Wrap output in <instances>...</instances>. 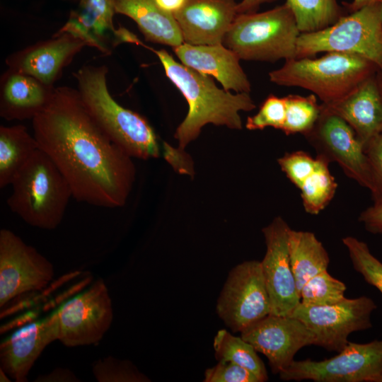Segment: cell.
<instances>
[{
  "instance_id": "cell-1",
  "label": "cell",
  "mask_w": 382,
  "mask_h": 382,
  "mask_svg": "<svg viewBox=\"0 0 382 382\" xmlns=\"http://www.w3.org/2000/svg\"><path fill=\"white\" fill-rule=\"evenodd\" d=\"M32 125L39 148L66 178L75 199L105 208L125 204L135 177L132 157L100 128L77 89L53 88Z\"/></svg>"
},
{
  "instance_id": "cell-2",
  "label": "cell",
  "mask_w": 382,
  "mask_h": 382,
  "mask_svg": "<svg viewBox=\"0 0 382 382\" xmlns=\"http://www.w3.org/2000/svg\"><path fill=\"white\" fill-rule=\"evenodd\" d=\"M137 45L152 51L161 62L166 76L186 99L187 116L177 128L175 138L183 150L199 134L207 124L242 129L239 111H250L256 105L249 93H231L216 86L212 77L175 60L166 50H155L138 39Z\"/></svg>"
},
{
  "instance_id": "cell-3",
  "label": "cell",
  "mask_w": 382,
  "mask_h": 382,
  "mask_svg": "<svg viewBox=\"0 0 382 382\" xmlns=\"http://www.w3.org/2000/svg\"><path fill=\"white\" fill-rule=\"evenodd\" d=\"M108 72L105 65H86L74 74L86 109L105 134L130 156L157 158L159 146L153 128L145 118L112 97L107 84Z\"/></svg>"
},
{
  "instance_id": "cell-4",
  "label": "cell",
  "mask_w": 382,
  "mask_h": 382,
  "mask_svg": "<svg viewBox=\"0 0 382 382\" xmlns=\"http://www.w3.org/2000/svg\"><path fill=\"white\" fill-rule=\"evenodd\" d=\"M7 199L10 209L28 224L47 230L62 222L71 187L52 159L40 148L17 173Z\"/></svg>"
},
{
  "instance_id": "cell-5",
  "label": "cell",
  "mask_w": 382,
  "mask_h": 382,
  "mask_svg": "<svg viewBox=\"0 0 382 382\" xmlns=\"http://www.w3.org/2000/svg\"><path fill=\"white\" fill-rule=\"evenodd\" d=\"M378 70L361 56L330 52L318 58L286 60L282 67L269 73V78L279 86L306 89L323 104H330L347 96Z\"/></svg>"
},
{
  "instance_id": "cell-6",
  "label": "cell",
  "mask_w": 382,
  "mask_h": 382,
  "mask_svg": "<svg viewBox=\"0 0 382 382\" xmlns=\"http://www.w3.org/2000/svg\"><path fill=\"white\" fill-rule=\"evenodd\" d=\"M301 32L286 4L263 12L238 13L222 44L241 60L276 62L296 57Z\"/></svg>"
},
{
  "instance_id": "cell-7",
  "label": "cell",
  "mask_w": 382,
  "mask_h": 382,
  "mask_svg": "<svg viewBox=\"0 0 382 382\" xmlns=\"http://www.w3.org/2000/svg\"><path fill=\"white\" fill-rule=\"evenodd\" d=\"M337 52L361 56L382 69V1H377L342 16L318 31L301 33L296 59L320 52Z\"/></svg>"
},
{
  "instance_id": "cell-8",
  "label": "cell",
  "mask_w": 382,
  "mask_h": 382,
  "mask_svg": "<svg viewBox=\"0 0 382 382\" xmlns=\"http://www.w3.org/2000/svg\"><path fill=\"white\" fill-rule=\"evenodd\" d=\"M382 374V340L349 342L338 354L324 360H294L279 374L283 381L378 382Z\"/></svg>"
},
{
  "instance_id": "cell-9",
  "label": "cell",
  "mask_w": 382,
  "mask_h": 382,
  "mask_svg": "<svg viewBox=\"0 0 382 382\" xmlns=\"http://www.w3.org/2000/svg\"><path fill=\"white\" fill-rule=\"evenodd\" d=\"M216 312L233 332H242L270 314L260 261H245L231 270L218 299Z\"/></svg>"
},
{
  "instance_id": "cell-10",
  "label": "cell",
  "mask_w": 382,
  "mask_h": 382,
  "mask_svg": "<svg viewBox=\"0 0 382 382\" xmlns=\"http://www.w3.org/2000/svg\"><path fill=\"white\" fill-rule=\"evenodd\" d=\"M377 305L370 297L345 298L328 306H306L300 303L290 315L300 320L316 336L315 346L340 352L349 335L372 327L371 314Z\"/></svg>"
},
{
  "instance_id": "cell-11",
  "label": "cell",
  "mask_w": 382,
  "mask_h": 382,
  "mask_svg": "<svg viewBox=\"0 0 382 382\" xmlns=\"http://www.w3.org/2000/svg\"><path fill=\"white\" fill-rule=\"evenodd\" d=\"M55 313L58 340L66 347L94 345L109 330L113 318L112 301L102 279L62 303Z\"/></svg>"
},
{
  "instance_id": "cell-12",
  "label": "cell",
  "mask_w": 382,
  "mask_h": 382,
  "mask_svg": "<svg viewBox=\"0 0 382 382\" xmlns=\"http://www.w3.org/2000/svg\"><path fill=\"white\" fill-rule=\"evenodd\" d=\"M52 264L11 230L0 231V307L25 293L46 287Z\"/></svg>"
},
{
  "instance_id": "cell-13",
  "label": "cell",
  "mask_w": 382,
  "mask_h": 382,
  "mask_svg": "<svg viewBox=\"0 0 382 382\" xmlns=\"http://www.w3.org/2000/svg\"><path fill=\"white\" fill-rule=\"evenodd\" d=\"M304 136L317 156L329 163H337L349 178L371 190V175L364 146L343 119L321 107L317 122Z\"/></svg>"
},
{
  "instance_id": "cell-14",
  "label": "cell",
  "mask_w": 382,
  "mask_h": 382,
  "mask_svg": "<svg viewBox=\"0 0 382 382\" xmlns=\"http://www.w3.org/2000/svg\"><path fill=\"white\" fill-rule=\"evenodd\" d=\"M290 228L278 216L262 229L267 249L260 263L270 301V314L276 316H290L300 303L289 258Z\"/></svg>"
},
{
  "instance_id": "cell-15",
  "label": "cell",
  "mask_w": 382,
  "mask_h": 382,
  "mask_svg": "<svg viewBox=\"0 0 382 382\" xmlns=\"http://www.w3.org/2000/svg\"><path fill=\"white\" fill-rule=\"evenodd\" d=\"M241 337L267 358L274 374L287 368L299 349L316 344L314 333L291 316L270 314L241 332Z\"/></svg>"
},
{
  "instance_id": "cell-16",
  "label": "cell",
  "mask_w": 382,
  "mask_h": 382,
  "mask_svg": "<svg viewBox=\"0 0 382 382\" xmlns=\"http://www.w3.org/2000/svg\"><path fill=\"white\" fill-rule=\"evenodd\" d=\"M58 340L55 311L27 323L1 343L0 369L16 382H25L34 363L45 348Z\"/></svg>"
},
{
  "instance_id": "cell-17",
  "label": "cell",
  "mask_w": 382,
  "mask_h": 382,
  "mask_svg": "<svg viewBox=\"0 0 382 382\" xmlns=\"http://www.w3.org/2000/svg\"><path fill=\"white\" fill-rule=\"evenodd\" d=\"M85 46L86 43L74 35L57 32L51 39L12 55L6 62L9 69L30 75L53 88L64 68Z\"/></svg>"
},
{
  "instance_id": "cell-18",
  "label": "cell",
  "mask_w": 382,
  "mask_h": 382,
  "mask_svg": "<svg viewBox=\"0 0 382 382\" xmlns=\"http://www.w3.org/2000/svg\"><path fill=\"white\" fill-rule=\"evenodd\" d=\"M235 0H187L173 14L183 41L192 45L222 44L238 14Z\"/></svg>"
},
{
  "instance_id": "cell-19",
  "label": "cell",
  "mask_w": 382,
  "mask_h": 382,
  "mask_svg": "<svg viewBox=\"0 0 382 382\" xmlns=\"http://www.w3.org/2000/svg\"><path fill=\"white\" fill-rule=\"evenodd\" d=\"M182 64L215 78L228 91L250 93V81L240 65V59L223 44L192 45L183 42L173 48Z\"/></svg>"
},
{
  "instance_id": "cell-20",
  "label": "cell",
  "mask_w": 382,
  "mask_h": 382,
  "mask_svg": "<svg viewBox=\"0 0 382 382\" xmlns=\"http://www.w3.org/2000/svg\"><path fill=\"white\" fill-rule=\"evenodd\" d=\"M376 74L367 78L340 101L321 104L324 110L343 119L364 146L373 137L382 133V98Z\"/></svg>"
},
{
  "instance_id": "cell-21",
  "label": "cell",
  "mask_w": 382,
  "mask_h": 382,
  "mask_svg": "<svg viewBox=\"0 0 382 382\" xmlns=\"http://www.w3.org/2000/svg\"><path fill=\"white\" fill-rule=\"evenodd\" d=\"M116 13L114 0H80L59 33H69L104 55L117 46V30L113 25Z\"/></svg>"
},
{
  "instance_id": "cell-22",
  "label": "cell",
  "mask_w": 382,
  "mask_h": 382,
  "mask_svg": "<svg viewBox=\"0 0 382 382\" xmlns=\"http://www.w3.org/2000/svg\"><path fill=\"white\" fill-rule=\"evenodd\" d=\"M52 90L30 75L8 69L1 81V117L7 120L33 119L46 106Z\"/></svg>"
},
{
  "instance_id": "cell-23",
  "label": "cell",
  "mask_w": 382,
  "mask_h": 382,
  "mask_svg": "<svg viewBox=\"0 0 382 382\" xmlns=\"http://www.w3.org/2000/svg\"><path fill=\"white\" fill-rule=\"evenodd\" d=\"M116 13L132 18L146 40L173 47L184 42L178 24L155 0H114Z\"/></svg>"
},
{
  "instance_id": "cell-24",
  "label": "cell",
  "mask_w": 382,
  "mask_h": 382,
  "mask_svg": "<svg viewBox=\"0 0 382 382\" xmlns=\"http://www.w3.org/2000/svg\"><path fill=\"white\" fill-rule=\"evenodd\" d=\"M288 247L292 272L299 294L315 275L328 270L330 257L323 243L310 231L290 228Z\"/></svg>"
},
{
  "instance_id": "cell-25",
  "label": "cell",
  "mask_w": 382,
  "mask_h": 382,
  "mask_svg": "<svg viewBox=\"0 0 382 382\" xmlns=\"http://www.w3.org/2000/svg\"><path fill=\"white\" fill-rule=\"evenodd\" d=\"M39 149L33 135L22 125L0 127V187L11 185Z\"/></svg>"
},
{
  "instance_id": "cell-26",
  "label": "cell",
  "mask_w": 382,
  "mask_h": 382,
  "mask_svg": "<svg viewBox=\"0 0 382 382\" xmlns=\"http://www.w3.org/2000/svg\"><path fill=\"white\" fill-rule=\"evenodd\" d=\"M214 349L217 361L233 362L253 372L260 382L267 381V369L257 352L241 337L220 330L214 337Z\"/></svg>"
},
{
  "instance_id": "cell-27",
  "label": "cell",
  "mask_w": 382,
  "mask_h": 382,
  "mask_svg": "<svg viewBox=\"0 0 382 382\" xmlns=\"http://www.w3.org/2000/svg\"><path fill=\"white\" fill-rule=\"evenodd\" d=\"M301 33L324 29L337 21L343 8L337 0H286Z\"/></svg>"
},
{
  "instance_id": "cell-28",
  "label": "cell",
  "mask_w": 382,
  "mask_h": 382,
  "mask_svg": "<svg viewBox=\"0 0 382 382\" xmlns=\"http://www.w3.org/2000/svg\"><path fill=\"white\" fill-rule=\"evenodd\" d=\"M316 158L318 164L316 170L299 188L304 209L311 214H318L327 207L337 186L330 172L329 163L319 156Z\"/></svg>"
},
{
  "instance_id": "cell-29",
  "label": "cell",
  "mask_w": 382,
  "mask_h": 382,
  "mask_svg": "<svg viewBox=\"0 0 382 382\" xmlns=\"http://www.w3.org/2000/svg\"><path fill=\"white\" fill-rule=\"evenodd\" d=\"M285 99L286 118L282 131L286 135H306L313 128L321 112L316 96L289 95Z\"/></svg>"
},
{
  "instance_id": "cell-30",
  "label": "cell",
  "mask_w": 382,
  "mask_h": 382,
  "mask_svg": "<svg viewBox=\"0 0 382 382\" xmlns=\"http://www.w3.org/2000/svg\"><path fill=\"white\" fill-rule=\"evenodd\" d=\"M345 284L332 277L328 270L308 279L299 291L300 303L306 306H328L345 297Z\"/></svg>"
},
{
  "instance_id": "cell-31",
  "label": "cell",
  "mask_w": 382,
  "mask_h": 382,
  "mask_svg": "<svg viewBox=\"0 0 382 382\" xmlns=\"http://www.w3.org/2000/svg\"><path fill=\"white\" fill-rule=\"evenodd\" d=\"M353 267L370 285L382 294V262L370 251L368 245L353 236L342 238Z\"/></svg>"
},
{
  "instance_id": "cell-32",
  "label": "cell",
  "mask_w": 382,
  "mask_h": 382,
  "mask_svg": "<svg viewBox=\"0 0 382 382\" xmlns=\"http://www.w3.org/2000/svg\"><path fill=\"white\" fill-rule=\"evenodd\" d=\"M92 371L98 382L150 381L132 362L110 356L94 362Z\"/></svg>"
},
{
  "instance_id": "cell-33",
  "label": "cell",
  "mask_w": 382,
  "mask_h": 382,
  "mask_svg": "<svg viewBox=\"0 0 382 382\" xmlns=\"http://www.w3.org/2000/svg\"><path fill=\"white\" fill-rule=\"evenodd\" d=\"M286 118V99L269 95L260 107L259 111L248 117L245 127L249 130L263 129L268 127L282 129Z\"/></svg>"
},
{
  "instance_id": "cell-34",
  "label": "cell",
  "mask_w": 382,
  "mask_h": 382,
  "mask_svg": "<svg viewBox=\"0 0 382 382\" xmlns=\"http://www.w3.org/2000/svg\"><path fill=\"white\" fill-rule=\"evenodd\" d=\"M278 163L289 180L299 188L316 170L318 158L305 151H296L284 154L278 159Z\"/></svg>"
},
{
  "instance_id": "cell-35",
  "label": "cell",
  "mask_w": 382,
  "mask_h": 382,
  "mask_svg": "<svg viewBox=\"0 0 382 382\" xmlns=\"http://www.w3.org/2000/svg\"><path fill=\"white\" fill-rule=\"evenodd\" d=\"M204 382H260L248 369L227 361H218L213 367L207 369Z\"/></svg>"
},
{
  "instance_id": "cell-36",
  "label": "cell",
  "mask_w": 382,
  "mask_h": 382,
  "mask_svg": "<svg viewBox=\"0 0 382 382\" xmlns=\"http://www.w3.org/2000/svg\"><path fill=\"white\" fill-rule=\"evenodd\" d=\"M372 180L371 189L374 203L382 202V133L373 137L364 146Z\"/></svg>"
},
{
  "instance_id": "cell-37",
  "label": "cell",
  "mask_w": 382,
  "mask_h": 382,
  "mask_svg": "<svg viewBox=\"0 0 382 382\" xmlns=\"http://www.w3.org/2000/svg\"><path fill=\"white\" fill-rule=\"evenodd\" d=\"M359 221L364 224L367 231L382 234V202L374 203L364 210L359 215Z\"/></svg>"
},
{
  "instance_id": "cell-38",
  "label": "cell",
  "mask_w": 382,
  "mask_h": 382,
  "mask_svg": "<svg viewBox=\"0 0 382 382\" xmlns=\"http://www.w3.org/2000/svg\"><path fill=\"white\" fill-rule=\"evenodd\" d=\"M35 381L37 382H76L80 381L76 376L69 369L57 368L52 372L40 375Z\"/></svg>"
},
{
  "instance_id": "cell-39",
  "label": "cell",
  "mask_w": 382,
  "mask_h": 382,
  "mask_svg": "<svg viewBox=\"0 0 382 382\" xmlns=\"http://www.w3.org/2000/svg\"><path fill=\"white\" fill-rule=\"evenodd\" d=\"M275 1L277 0H242L240 3H238V13L257 12L261 5Z\"/></svg>"
},
{
  "instance_id": "cell-40",
  "label": "cell",
  "mask_w": 382,
  "mask_h": 382,
  "mask_svg": "<svg viewBox=\"0 0 382 382\" xmlns=\"http://www.w3.org/2000/svg\"><path fill=\"white\" fill-rule=\"evenodd\" d=\"M155 1L161 9L173 16L183 8L187 0H155Z\"/></svg>"
},
{
  "instance_id": "cell-41",
  "label": "cell",
  "mask_w": 382,
  "mask_h": 382,
  "mask_svg": "<svg viewBox=\"0 0 382 382\" xmlns=\"http://www.w3.org/2000/svg\"><path fill=\"white\" fill-rule=\"evenodd\" d=\"M377 1L380 0H352L351 3L345 4V5L346 8L348 9L349 13H351L362 8L366 5Z\"/></svg>"
},
{
  "instance_id": "cell-42",
  "label": "cell",
  "mask_w": 382,
  "mask_h": 382,
  "mask_svg": "<svg viewBox=\"0 0 382 382\" xmlns=\"http://www.w3.org/2000/svg\"><path fill=\"white\" fill-rule=\"evenodd\" d=\"M376 81H377L378 89H379V91H380V94H381V98H382V69L381 70L378 69L377 71L376 74Z\"/></svg>"
},
{
  "instance_id": "cell-43",
  "label": "cell",
  "mask_w": 382,
  "mask_h": 382,
  "mask_svg": "<svg viewBox=\"0 0 382 382\" xmlns=\"http://www.w3.org/2000/svg\"><path fill=\"white\" fill-rule=\"evenodd\" d=\"M0 381L1 382H10L11 380L8 378V374L0 369Z\"/></svg>"
},
{
  "instance_id": "cell-44",
  "label": "cell",
  "mask_w": 382,
  "mask_h": 382,
  "mask_svg": "<svg viewBox=\"0 0 382 382\" xmlns=\"http://www.w3.org/2000/svg\"><path fill=\"white\" fill-rule=\"evenodd\" d=\"M378 382H382V374H381V377H380V378H379V381H378Z\"/></svg>"
},
{
  "instance_id": "cell-45",
  "label": "cell",
  "mask_w": 382,
  "mask_h": 382,
  "mask_svg": "<svg viewBox=\"0 0 382 382\" xmlns=\"http://www.w3.org/2000/svg\"><path fill=\"white\" fill-rule=\"evenodd\" d=\"M382 1V0H381Z\"/></svg>"
}]
</instances>
